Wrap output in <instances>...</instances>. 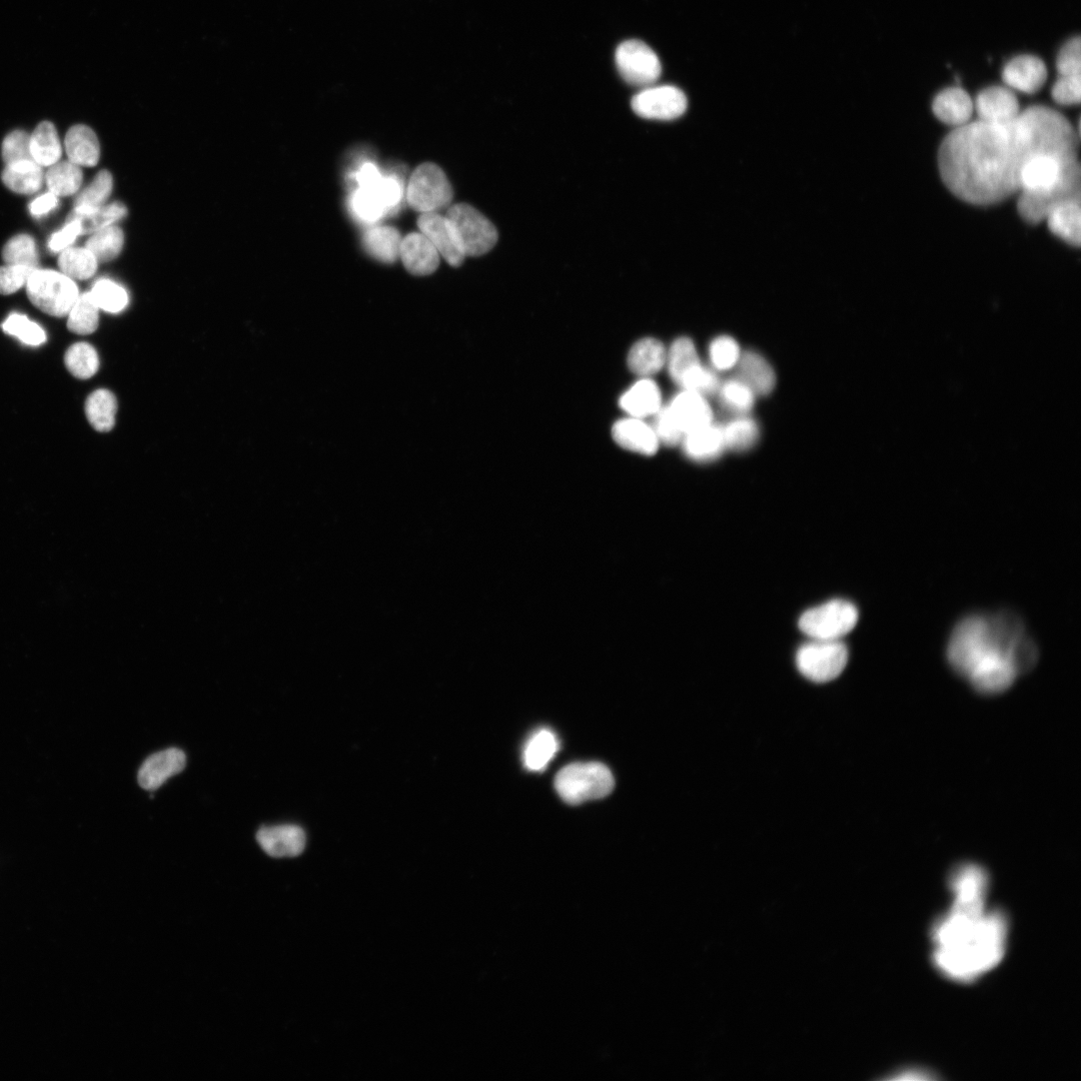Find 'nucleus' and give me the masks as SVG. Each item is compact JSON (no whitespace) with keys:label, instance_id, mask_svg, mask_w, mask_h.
I'll use <instances>...</instances> for the list:
<instances>
[{"label":"nucleus","instance_id":"7c9ffc66","mask_svg":"<svg viewBox=\"0 0 1081 1081\" xmlns=\"http://www.w3.org/2000/svg\"><path fill=\"white\" fill-rule=\"evenodd\" d=\"M721 428L726 449L731 451L746 452L759 441V426L748 415L735 416Z\"/></svg>","mask_w":1081,"mask_h":1081},{"label":"nucleus","instance_id":"de8ad7c7","mask_svg":"<svg viewBox=\"0 0 1081 1081\" xmlns=\"http://www.w3.org/2000/svg\"><path fill=\"white\" fill-rule=\"evenodd\" d=\"M720 385L716 371L700 364L685 376L679 386L707 398L716 395Z\"/></svg>","mask_w":1081,"mask_h":1081},{"label":"nucleus","instance_id":"c756f323","mask_svg":"<svg viewBox=\"0 0 1081 1081\" xmlns=\"http://www.w3.org/2000/svg\"><path fill=\"white\" fill-rule=\"evenodd\" d=\"M5 185L13 192L21 195H33L39 192L44 184V173L40 165L35 161L7 166L3 173Z\"/></svg>","mask_w":1081,"mask_h":1081},{"label":"nucleus","instance_id":"4c0bfd02","mask_svg":"<svg viewBox=\"0 0 1081 1081\" xmlns=\"http://www.w3.org/2000/svg\"><path fill=\"white\" fill-rule=\"evenodd\" d=\"M62 273L75 280L91 279L97 272L98 260L87 248H69L59 258Z\"/></svg>","mask_w":1081,"mask_h":1081},{"label":"nucleus","instance_id":"2f4dec72","mask_svg":"<svg viewBox=\"0 0 1081 1081\" xmlns=\"http://www.w3.org/2000/svg\"><path fill=\"white\" fill-rule=\"evenodd\" d=\"M559 749L556 735L549 729L537 731L527 742L524 750V763L530 771H542L553 759Z\"/></svg>","mask_w":1081,"mask_h":1081},{"label":"nucleus","instance_id":"0eeeda50","mask_svg":"<svg viewBox=\"0 0 1081 1081\" xmlns=\"http://www.w3.org/2000/svg\"><path fill=\"white\" fill-rule=\"evenodd\" d=\"M447 218L466 257L489 253L498 242L496 227L483 214L468 204L451 207Z\"/></svg>","mask_w":1081,"mask_h":1081},{"label":"nucleus","instance_id":"dca6fc26","mask_svg":"<svg viewBox=\"0 0 1081 1081\" xmlns=\"http://www.w3.org/2000/svg\"><path fill=\"white\" fill-rule=\"evenodd\" d=\"M257 840L268 855L282 858L302 854L307 838L301 827L286 824L262 827L257 833Z\"/></svg>","mask_w":1081,"mask_h":1081},{"label":"nucleus","instance_id":"13d9d810","mask_svg":"<svg viewBox=\"0 0 1081 1081\" xmlns=\"http://www.w3.org/2000/svg\"><path fill=\"white\" fill-rule=\"evenodd\" d=\"M58 198L59 197H57L53 193H49V194H46V195L38 198L30 206V211H31L32 215L35 216V217H42V216H45V215L49 214L50 212H52L53 210H55L58 207V205H59V199Z\"/></svg>","mask_w":1081,"mask_h":1081},{"label":"nucleus","instance_id":"c03bdc74","mask_svg":"<svg viewBox=\"0 0 1081 1081\" xmlns=\"http://www.w3.org/2000/svg\"><path fill=\"white\" fill-rule=\"evenodd\" d=\"M3 258L7 265L39 269L36 242L28 235H20L10 240L4 248Z\"/></svg>","mask_w":1081,"mask_h":1081},{"label":"nucleus","instance_id":"ddd939ff","mask_svg":"<svg viewBox=\"0 0 1081 1081\" xmlns=\"http://www.w3.org/2000/svg\"><path fill=\"white\" fill-rule=\"evenodd\" d=\"M1002 79L1007 88L1022 94L1037 93L1045 84L1047 70L1037 57L1022 55L1010 60L1002 71Z\"/></svg>","mask_w":1081,"mask_h":1081},{"label":"nucleus","instance_id":"1a4fd4ad","mask_svg":"<svg viewBox=\"0 0 1081 1081\" xmlns=\"http://www.w3.org/2000/svg\"><path fill=\"white\" fill-rule=\"evenodd\" d=\"M848 662V649L841 640H812L797 652L799 671L815 682H828L837 678Z\"/></svg>","mask_w":1081,"mask_h":1081},{"label":"nucleus","instance_id":"39448f33","mask_svg":"<svg viewBox=\"0 0 1081 1081\" xmlns=\"http://www.w3.org/2000/svg\"><path fill=\"white\" fill-rule=\"evenodd\" d=\"M26 287L29 299L39 310L58 318L67 317L80 297L73 279L52 270H36Z\"/></svg>","mask_w":1081,"mask_h":1081},{"label":"nucleus","instance_id":"423d86ee","mask_svg":"<svg viewBox=\"0 0 1081 1081\" xmlns=\"http://www.w3.org/2000/svg\"><path fill=\"white\" fill-rule=\"evenodd\" d=\"M858 622V610L850 602L833 600L802 615L801 631L812 640L837 641L850 633Z\"/></svg>","mask_w":1081,"mask_h":1081},{"label":"nucleus","instance_id":"79ce46f5","mask_svg":"<svg viewBox=\"0 0 1081 1081\" xmlns=\"http://www.w3.org/2000/svg\"><path fill=\"white\" fill-rule=\"evenodd\" d=\"M741 355L738 342L731 336H718L709 344L708 356L712 369L716 372H726L736 368Z\"/></svg>","mask_w":1081,"mask_h":1081},{"label":"nucleus","instance_id":"6e6d98bb","mask_svg":"<svg viewBox=\"0 0 1081 1081\" xmlns=\"http://www.w3.org/2000/svg\"><path fill=\"white\" fill-rule=\"evenodd\" d=\"M80 235L82 231L79 224L67 221V226L51 238L50 249L55 253L63 252L69 249Z\"/></svg>","mask_w":1081,"mask_h":1081},{"label":"nucleus","instance_id":"4d7b16f0","mask_svg":"<svg viewBox=\"0 0 1081 1081\" xmlns=\"http://www.w3.org/2000/svg\"><path fill=\"white\" fill-rule=\"evenodd\" d=\"M355 179L360 189L375 191L383 177L374 164L366 163L356 173Z\"/></svg>","mask_w":1081,"mask_h":1081},{"label":"nucleus","instance_id":"cd10ccee","mask_svg":"<svg viewBox=\"0 0 1081 1081\" xmlns=\"http://www.w3.org/2000/svg\"><path fill=\"white\" fill-rule=\"evenodd\" d=\"M402 238L392 227H377L368 231L364 237L367 252L376 260L393 264L400 257Z\"/></svg>","mask_w":1081,"mask_h":1081},{"label":"nucleus","instance_id":"9b49d317","mask_svg":"<svg viewBox=\"0 0 1081 1081\" xmlns=\"http://www.w3.org/2000/svg\"><path fill=\"white\" fill-rule=\"evenodd\" d=\"M640 118L656 121H673L685 114L688 101L685 94L673 86L648 87L637 94L631 103Z\"/></svg>","mask_w":1081,"mask_h":1081},{"label":"nucleus","instance_id":"58836bf2","mask_svg":"<svg viewBox=\"0 0 1081 1081\" xmlns=\"http://www.w3.org/2000/svg\"><path fill=\"white\" fill-rule=\"evenodd\" d=\"M65 364L73 376L81 380H88L98 373L100 358L97 350L92 345L77 343L67 351Z\"/></svg>","mask_w":1081,"mask_h":1081},{"label":"nucleus","instance_id":"f8f14e48","mask_svg":"<svg viewBox=\"0 0 1081 1081\" xmlns=\"http://www.w3.org/2000/svg\"><path fill=\"white\" fill-rule=\"evenodd\" d=\"M418 227L449 265L457 268L464 263L466 256L447 217L436 213L423 214L418 220Z\"/></svg>","mask_w":1081,"mask_h":1081},{"label":"nucleus","instance_id":"5701e85b","mask_svg":"<svg viewBox=\"0 0 1081 1081\" xmlns=\"http://www.w3.org/2000/svg\"><path fill=\"white\" fill-rule=\"evenodd\" d=\"M619 403L630 417L644 419L659 412L662 408V396L654 381L643 378L623 394Z\"/></svg>","mask_w":1081,"mask_h":1081},{"label":"nucleus","instance_id":"5fc2aeb1","mask_svg":"<svg viewBox=\"0 0 1081 1081\" xmlns=\"http://www.w3.org/2000/svg\"><path fill=\"white\" fill-rule=\"evenodd\" d=\"M387 214L396 209L403 199V187L399 180L393 177L383 178L375 191Z\"/></svg>","mask_w":1081,"mask_h":1081},{"label":"nucleus","instance_id":"7ed1b4c3","mask_svg":"<svg viewBox=\"0 0 1081 1081\" xmlns=\"http://www.w3.org/2000/svg\"><path fill=\"white\" fill-rule=\"evenodd\" d=\"M1008 919L1000 910L969 916L947 912L932 929L933 961L946 977L970 982L994 968L1007 944Z\"/></svg>","mask_w":1081,"mask_h":1081},{"label":"nucleus","instance_id":"473e14b6","mask_svg":"<svg viewBox=\"0 0 1081 1081\" xmlns=\"http://www.w3.org/2000/svg\"><path fill=\"white\" fill-rule=\"evenodd\" d=\"M701 363L693 341L681 337L667 351L666 366L671 379L680 385L685 376Z\"/></svg>","mask_w":1081,"mask_h":1081},{"label":"nucleus","instance_id":"4468645a","mask_svg":"<svg viewBox=\"0 0 1081 1081\" xmlns=\"http://www.w3.org/2000/svg\"><path fill=\"white\" fill-rule=\"evenodd\" d=\"M979 121L989 124H1005L1020 114L1018 100L1007 87H990L983 90L974 103Z\"/></svg>","mask_w":1081,"mask_h":1081},{"label":"nucleus","instance_id":"e433bc0d","mask_svg":"<svg viewBox=\"0 0 1081 1081\" xmlns=\"http://www.w3.org/2000/svg\"><path fill=\"white\" fill-rule=\"evenodd\" d=\"M46 180L51 193L57 197H69L80 190L83 172L72 162L57 163L48 172Z\"/></svg>","mask_w":1081,"mask_h":1081},{"label":"nucleus","instance_id":"a19ab883","mask_svg":"<svg viewBox=\"0 0 1081 1081\" xmlns=\"http://www.w3.org/2000/svg\"><path fill=\"white\" fill-rule=\"evenodd\" d=\"M113 184V177L108 171L100 172L93 183L78 197L74 211L85 213L104 207L112 194Z\"/></svg>","mask_w":1081,"mask_h":1081},{"label":"nucleus","instance_id":"c85d7f7f","mask_svg":"<svg viewBox=\"0 0 1081 1081\" xmlns=\"http://www.w3.org/2000/svg\"><path fill=\"white\" fill-rule=\"evenodd\" d=\"M31 153L41 167H52L62 157V145L55 126L44 122L38 126L31 137Z\"/></svg>","mask_w":1081,"mask_h":1081},{"label":"nucleus","instance_id":"c9c22d12","mask_svg":"<svg viewBox=\"0 0 1081 1081\" xmlns=\"http://www.w3.org/2000/svg\"><path fill=\"white\" fill-rule=\"evenodd\" d=\"M68 317L69 330L77 335L87 336L95 333L100 322V308L91 293L80 295Z\"/></svg>","mask_w":1081,"mask_h":1081},{"label":"nucleus","instance_id":"72a5a7b5","mask_svg":"<svg viewBox=\"0 0 1081 1081\" xmlns=\"http://www.w3.org/2000/svg\"><path fill=\"white\" fill-rule=\"evenodd\" d=\"M716 395L722 407L735 416L748 415L755 405V393L738 377L721 383Z\"/></svg>","mask_w":1081,"mask_h":1081},{"label":"nucleus","instance_id":"412c9836","mask_svg":"<svg viewBox=\"0 0 1081 1081\" xmlns=\"http://www.w3.org/2000/svg\"><path fill=\"white\" fill-rule=\"evenodd\" d=\"M932 110L940 122L957 129L969 123L974 103L963 89L954 87L945 89L935 97Z\"/></svg>","mask_w":1081,"mask_h":1081},{"label":"nucleus","instance_id":"a18cd8bd","mask_svg":"<svg viewBox=\"0 0 1081 1081\" xmlns=\"http://www.w3.org/2000/svg\"><path fill=\"white\" fill-rule=\"evenodd\" d=\"M350 208L354 217L365 224H375L387 214L375 192L360 188L353 193Z\"/></svg>","mask_w":1081,"mask_h":1081},{"label":"nucleus","instance_id":"ea45409f","mask_svg":"<svg viewBox=\"0 0 1081 1081\" xmlns=\"http://www.w3.org/2000/svg\"><path fill=\"white\" fill-rule=\"evenodd\" d=\"M124 242L123 231L118 227L110 226L95 233L88 241L87 249L92 252L98 262H110L120 255Z\"/></svg>","mask_w":1081,"mask_h":1081},{"label":"nucleus","instance_id":"864d4df0","mask_svg":"<svg viewBox=\"0 0 1081 1081\" xmlns=\"http://www.w3.org/2000/svg\"><path fill=\"white\" fill-rule=\"evenodd\" d=\"M1056 69L1059 76H1080L1081 49L1080 39L1068 41L1058 54Z\"/></svg>","mask_w":1081,"mask_h":1081},{"label":"nucleus","instance_id":"9d476101","mask_svg":"<svg viewBox=\"0 0 1081 1081\" xmlns=\"http://www.w3.org/2000/svg\"><path fill=\"white\" fill-rule=\"evenodd\" d=\"M616 65L622 79L631 86L648 88L662 74L658 56L640 41H627L616 52Z\"/></svg>","mask_w":1081,"mask_h":1081},{"label":"nucleus","instance_id":"37998d69","mask_svg":"<svg viewBox=\"0 0 1081 1081\" xmlns=\"http://www.w3.org/2000/svg\"><path fill=\"white\" fill-rule=\"evenodd\" d=\"M90 293L100 310L110 314L123 312L129 304L127 291L111 280H100Z\"/></svg>","mask_w":1081,"mask_h":1081},{"label":"nucleus","instance_id":"f257e3e1","mask_svg":"<svg viewBox=\"0 0 1081 1081\" xmlns=\"http://www.w3.org/2000/svg\"><path fill=\"white\" fill-rule=\"evenodd\" d=\"M1078 135L1056 111L1030 107L1013 121L968 123L952 131L938 154L940 176L958 199L975 205L1001 203L1020 191V175L1034 156L1078 160Z\"/></svg>","mask_w":1081,"mask_h":1081},{"label":"nucleus","instance_id":"3c124183","mask_svg":"<svg viewBox=\"0 0 1081 1081\" xmlns=\"http://www.w3.org/2000/svg\"><path fill=\"white\" fill-rule=\"evenodd\" d=\"M36 270L38 269L11 265L0 268V294L9 296L20 291L27 286Z\"/></svg>","mask_w":1081,"mask_h":1081},{"label":"nucleus","instance_id":"f03ea898","mask_svg":"<svg viewBox=\"0 0 1081 1081\" xmlns=\"http://www.w3.org/2000/svg\"><path fill=\"white\" fill-rule=\"evenodd\" d=\"M953 670L985 695L1011 687L1018 675L1030 671L1038 651L1021 621L1010 613L974 615L953 630L947 647Z\"/></svg>","mask_w":1081,"mask_h":1081},{"label":"nucleus","instance_id":"2eb2a0df","mask_svg":"<svg viewBox=\"0 0 1081 1081\" xmlns=\"http://www.w3.org/2000/svg\"><path fill=\"white\" fill-rule=\"evenodd\" d=\"M187 764L184 751L170 748L151 755L141 766L138 780L146 790L160 788L171 777L181 773Z\"/></svg>","mask_w":1081,"mask_h":1081},{"label":"nucleus","instance_id":"6ab92c4d","mask_svg":"<svg viewBox=\"0 0 1081 1081\" xmlns=\"http://www.w3.org/2000/svg\"><path fill=\"white\" fill-rule=\"evenodd\" d=\"M612 436L623 449L645 456L655 455L660 445L653 427L643 419L633 417L618 421L613 426Z\"/></svg>","mask_w":1081,"mask_h":1081},{"label":"nucleus","instance_id":"603ef678","mask_svg":"<svg viewBox=\"0 0 1081 1081\" xmlns=\"http://www.w3.org/2000/svg\"><path fill=\"white\" fill-rule=\"evenodd\" d=\"M1052 99L1060 106H1075L1080 103V76H1059L1051 91Z\"/></svg>","mask_w":1081,"mask_h":1081},{"label":"nucleus","instance_id":"6e6552de","mask_svg":"<svg viewBox=\"0 0 1081 1081\" xmlns=\"http://www.w3.org/2000/svg\"><path fill=\"white\" fill-rule=\"evenodd\" d=\"M453 188L444 171L435 164L419 166L411 176L407 189L410 207L422 214L435 213L453 200Z\"/></svg>","mask_w":1081,"mask_h":1081},{"label":"nucleus","instance_id":"b1692460","mask_svg":"<svg viewBox=\"0 0 1081 1081\" xmlns=\"http://www.w3.org/2000/svg\"><path fill=\"white\" fill-rule=\"evenodd\" d=\"M1048 228L1052 234L1070 246H1080V201H1069L1055 206L1047 215Z\"/></svg>","mask_w":1081,"mask_h":1081},{"label":"nucleus","instance_id":"a878e982","mask_svg":"<svg viewBox=\"0 0 1081 1081\" xmlns=\"http://www.w3.org/2000/svg\"><path fill=\"white\" fill-rule=\"evenodd\" d=\"M66 151L70 162L79 167L98 165L101 148L97 135L87 126L73 127L66 137Z\"/></svg>","mask_w":1081,"mask_h":1081},{"label":"nucleus","instance_id":"09e8293b","mask_svg":"<svg viewBox=\"0 0 1081 1081\" xmlns=\"http://www.w3.org/2000/svg\"><path fill=\"white\" fill-rule=\"evenodd\" d=\"M3 158L7 166L35 161L31 153V137L23 131L10 134L3 144Z\"/></svg>","mask_w":1081,"mask_h":1081},{"label":"nucleus","instance_id":"f3484780","mask_svg":"<svg viewBox=\"0 0 1081 1081\" xmlns=\"http://www.w3.org/2000/svg\"><path fill=\"white\" fill-rule=\"evenodd\" d=\"M684 435L713 423V411L706 397L683 390L668 405Z\"/></svg>","mask_w":1081,"mask_h":1081},{"label":"nucleus","instance_id":"a211bd4d","mask_svg":"<svg viewBox=\"0 0 1081 1081\" xmlns=\"http://www.w3.org/2000/svg\"><path fill=\"white\" fill-rule=\"evenodd\" d=\"M683 452L696 463H711L726 450L721 426L711 423L686 433L681 441Z\"/></svg>","mask_w":1081,"mask_h":1081},{"label":"nucleus","instance_id":"f704fd0d","mask_svg":"<svg viewBox=\"0 0 1081 1081\" xmlns=\"http://www.w3.org/2000/svg\"><path fill=\"white\" fill-rule=\"evenodd\" d=\"M126 215V207L116 203L85 213L73 211L69 216L68 221L77 222L81 228L82 235H86L95 234L105 228L113 226Z\"/></svg>","mask_w":1081,"mask_h":1081},{"label":"nucleus","instance_id":"8fccbe9b","mask_svg":"<svg viewBox=\"0 0 1081 1081\" xmlns=\"http://www.w3.org/2000/svg\"><path fill=\"white\" fill-rule=\"evenodd\" d=\"M653 417L654 423L652 427L660 443H663L668 447H674L681 444L684 433L674 419L668 406H662L659 412Z\"/></svg>","mask_w":1081,"mask_h":1081},{"label":"nucleus","instance_id":"393cba45","mask_svg":"<svg viewBox=\"0 0 1081 1081\" xmlns=\"http://www.w3.org/2000/svg\"><path fill=\"white\" fill-rule=\"evenodd\" d=\"M666 361V348L660 341L652 338L637 342L628 355L629 369L643 378L659 373L666 366Z\"/></svg>","mask_w":1081,"mask_h":1081},{"label":"nucleus","instance_id":"20e7f679","mask_svg":"<svg viewBox=\"0 0 1081 1081\" xmlns=\"http://www.w3.org/2000/svg\"><path fill=\"white\" fill-rule=\"evenodd\" d=\"M614 785L612 772L599 762L567 765L555 778L558 794L570 805L604 798L612 792Z\"/></svg>","mask_w":1081,"mask_h":1081},{"label":"nucleus","instance_id":"4be33fe9","mask_svg":"<svg viewBox=\"0 0 1081 1081\" xmlns=\"http://www.w3.org/2000/svg\"><path fill=\"white\" fill-rule=\"evenodd\" d=\"M737 377L748 385L756 396H768L776 387V373L771 364L755 351L742 353L736 366Z\"/></svg>","mask_w":1081,"mask_h":1081},{"label":"nucleus","instance_id":"49530a36","mask_svg":"<svg viewBox=\"0 0 1081 1081\" xmlns=\"http://www.w3.org/2000/svg\"><path fill=\"white\" fill-rule=\"evenodd\" d=\"M3 330L28 346L38 347L47 341L44 329L24 315H11L3 324Z\"/></svg>","mask_w":1081,"mask_h":1081},{"label":"nucleus","instance_id":"bb28decb","mask_svg":"<svg viewBox=\"0 0 1081 1081\" xmlns=\"http://www.w3.org/2000/svg\"><path fill=\"white\" fill-rule=\"evenodd\" d=\"M118 401L109 390L95 391L87 400L86 414L93 428L101 433L112 431L116 425Z\"/></svg>","mask_w":1081,"mask_h":1081},{"label":"nucleus","instance_id":"bf43d9fd","mask_svg":"<svg viewBox=\"0 0 1081 1081\" xmlns=\"http://www.w3.org/2000/svg\"><path fill=\"white\" fill-rule=\"evenodd\" d=\"M896 1078L897 1079H902V1080H905V1079H910V1080H915V1079L920 1080L921 1079V1080H923V1079H930V1076L927 1074V1072H924L922 1070L911 1069L909 1071L902 1072L900 1077H896Z\"/></svg>","mask_w":1081,"mask_h":1081},{"label":"nucleus","instance_id":"aec40b11","mask_svg":"<svg viewBox=\"0 0 1081 1081\" xmlns=\"http://www.w3.org/2000/svg\"><path fill=\"white\" fill-rule=\"evenodd\" d=\"M439 253L421 233H412L402 240L400 257L406 270L415 276H428L439 267Z\"/></svg>","mask_w":1081,"mask_h":1081}]
</instances>
